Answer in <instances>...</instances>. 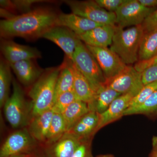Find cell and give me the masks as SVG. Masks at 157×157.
<instances>
[{
    "mask_svg": "<svg viewBox=\"0 0 157 157\" xmlns=\"http://www.w3.org/2000/svg\"><path fill=\"white\" fill-rule=\"evenodd\" d=\"M67 132L66 123L62 114L54 113L45 145L46 146L56 142Z\"/></svg>",
    "mask_w": 157,
    "mask_h": 157,
    "instance_id": "4316f807",
    "label": "cell"
},
{
    "mask_svg": "<svg viewBox=\"0 0 157 157\" xmlns=\"http://www.w3.org/2000/svg\"><path fill=\"white\" fill-rule=\"evenodd\" d=\"M101 25H103L99 24L73 13H59L56 23V26L67 28L77 36L84 34Z\"/></svg>",
    "mask_w": 157,
    "mask_h": 157,
    "instance_id": "e0dca14e",
    "label": "cell"
},
{
    "mask_svg": "<svg viewBox=\"0 0 157 157\" xmlns=\"http://www.w3.org/2000/svg\"><path fill=\"white\" fill-rule=\"evenodd\" d=\"M1 50L5 59L9 64L42 57L41 52L37 48L21 45L11 40L5 39L2 41Z\"/></svg>",
    "mask_w": 157,
    "mask_h": 157,
    "instance_id": "7c38bea8",
    "label": "cell"
},
{
    "mask_svg": "<svg viewBox=\"0 0 157 157\" xmlns=\"http://www.w3.org/2000/svg\"><path fill=\"white\" fill-rule=\"evenodd\" d=\"M45 1L38 0H18V1H7L1 0L0 5L1 9H5L12 14L13 11H19L23 12V14L31 11V7L34 4L42 2ZM14 15V14H13Z\"/></svg>",
    "mask_w": 157,
    "mask_h": 157,
    "instance_id": "83f0119b",
    "label": "cell"
},
{
    "mask_svg": "<svg viewBox=\"0 0 157 157\" xmlns=\"http://www.w3.org/2000/svg\"><path fill=\"white\" fill-rule=\"evenodd\" d=\"M72 67L74 76L73 92L78 100L86 103L89 106L94 100L96 93L87 79L78 70L73 62Z\"/></svg>",
    "mask_w": 157,
    "mask_h": 157,
    "instance_id": "ffe728a7",
    "label": "cell"
},
{
    "mask_svg": "<svg viewBox=\"0 0 157 157\" xmlns=\"http://www.w3.org/2000/svg\"><path fill=\"white\" fill-rule=\"evenodd\" d=\"M141 73L144 85L157 82V63L147 68Z\"/></svg>",
    "mask_w": 157,
    "mask_h": 157,
    "instance_id": "1f68e13d",
    "label": "cell"
},
{
    "mask_svg": "<svg viewBox=\"0 0 157 157\" xmlns=\"http://www.w3.org/2000/svg\"><path fill=\"white\" fill-rule=\"evenodd\" d=\"M82 140L67 132L56 142L45 146L43 151L47 157H72Z\"/></svg>",
    "mask_w": 157,
    "mask_h": 157,
    "instance_id": "9a60e30c",
    "label": "cell"
},
{
    "mask_svg": "<svg viewBox=\"0 0 157 157\" xmlns=\"http://www.w3.org/2000/svg\"><path fill=\"white\" fill-rule=\"evenodd\" d=\"M59 14L46 8H39L14 15L0 21V35L5 39L20 37L27 40L42 38L56 26Z\"/></svg>",
    "mask_w": 157,
    "mask_h": 157,
    "instance_id": "6da1fadb",
    "label": "cell"
},
{
    "mask_svg": "<svg viewBox=\"0 0 157 157\" xmlns=\"http://www.w3.org/2000/svg\"><path fill=\"white\" fill-rule=\"evenodd\" d=\"M63 63V66L59 74L56 85L55 101L62 94L73 90L74 76L72 67L73 61L66 56Z\"/></svg>",
    "mask_w": 157,
    "mask_h": 157,
    "instance_id": "7402d4cb",
    "label": "cell"
},
{
    "mask_svg": "<svg viewBox=\"0 0 157 157\" xmlns=\"http://www.w3.org/2000/svg\"><path fill=\"white\" fill-rule=\"evenodd\" d=\"M135 114H142L151 118L157 117V90L141 105L128 108L124 116Z\"/></svg>",
    "mask_w": 157,
    "mask_h": 157,
    "instance_id": "484cf974",
    "label": "cell"
},
{
    "mask_svg": "<svg viewBox=\"0 0 157 157\" xmlns=\"http://www.w3.org/2000/svg\"><path fill=\"white\" fill-rule=\"evenodd\" d=\"M90 111L88 104L79 100H76L69 105L62 113L66 123L67 132Z\"/></svg>",
    "mask_w": 157,
    "mask_h": 157,
    "instance_id": "603a6c76",
    "label": "cell"
},
{
    "mask_svg": "<svg viewBox=\"0 0 157 157\" xmlns=\"http://www.w3.org/2000/svg\"><path fill=\"white\" fill-rule=\"evenodd\" d=\"M157 63V55L152 59L146 61H138L134 65V67L138 72L142 73L147 68Z\"/></svg>",
    "mask_w": 157,
    "mask_h": 157,
    "instance_id": "e575fe53",
    "label": "cell"
},
{
    "mask_svg": "<svg viewBox=\"0 0 157 157\" xmlns=\"http://www.w3.org/2000/svg\"><path fill=\"white\" fill-rule=\"evenodd\" d=\"M35 60H25L9 64L18 80L25 86L33 85L45 71L37 65Z\"/></svg>",
    "mask_w": 157,
    "mask_h": 157,
    "instance_id": "2e32d148",
    "label": "cell"
},
{
    "mask_svg": "<svg viewBox=\"0 0 157 157\" xmlns=\"http://www.w3.org/2000/svg\"><path fill=\"white\" fill-rule=\"evenodd\" d=\"M94 157H114V156L112 154H105L99 155L97 156Z\"/></svg>",
    "mask_w": 157,
    "mask_h": 157,
    "instance_id": "ab89813d",
    "label": "cell"
},
{
    "mask_svg": "<svg viewBox=\"0 0 157 157\" xmlns=\"http://www.w3.org/2000/svg\"><path fill=\"white\" fill-rule=\"evenodd\" d=\"M144 6L149 8H157V0H138Z\"/></svg>",
    "mask_w": 157,
    "mask_h": 157,
    "instance_id": "d590c367",
    "label": "cell"
},
{
    "mask_svg": "<svg viewBox=\"0 0 157 157\" xmlns=\"http://www.w3.org/2000/svg\"><path fill=\"white\" fill-rule=\"evenodd\" d=\"M64 2L70 7L73 14L99 24L116 25L115 13L101 8L95 1L67 0Z\"/></svg>",
    "mask_w": 157,
    "mask_h": 157,
    "instance_id": "8992f818",
    "label": "cell"
},
{
    "mask_svg": "<svg viewBox=\"0 0 157 157\" xmlns=\"http://www.w3.org/2000/svg\"><path fill=\"white\" fill-rule=\"evenodd\" d=\"M121 95L104 85L96 92L94 100L90 105H89L90 110L101 114L107 110L112 102Z\"/></svg>",
    "mask_w": 157,
    "mask_h": 157,
    "instance_id": "44dd1931",
    "label": "cell"
},
{
    "mask_svg": "<svg viewBox=\"0 0 157 157\" xmlns=\"http://www.w3.org/2000/svg\"><path fill=\"white\" fill-rule=\"evenodd\" d=\"M86 45L95 58L107 80L115 77L128 66L108 47Z\"/></svg>",
    "mask_w": 157,
    "mask_h": 157,
    "instance_id": "30bf717a",
    "label": "cell"
},
{
    "mask_svg": "<svg viewBox=\"0 0 157 157\" xmlns=\"http://www.w3.org/2000/svg\"><path fill=\"white\" fill-rule=\"evenodd\" d=\"M31 157H47L44 151L43 152L36 151Z\"/></svg>",
    "mask_w": 157,
    "mask_h": 157,
    "instance_id": "74e56055",
    "label": "cell"
},
{
    "mask_svg": "<svg viewBox=\"0 0 157 157\" xmlns=\"http://www.w3.org/2000/svg\"><path fill=\"white\" fill-rule=\"evenodd\" d=\"M37 143L27 128L20 129L11 133L6 138L0 149V157L33 154L37 151Z\"/></svg>",
    "mask_w": 157,
    "mask_h": 157,
    "instance_id": "52a82bcc",
    "label": "cell"
},
{
    "mask_svg": "<svg viewBox=\"0 0 157 157\" xmlns=\"http://www.w3.org/2000/svg\"><path fill=\"white\" fill-rule=\"evenodd\" d=\"M105 85L121 94H131L135 97L143 87L142 73L134 66L128 65L113 78L107 79Z\"/></svg>",
    "mask_w": 157,
    "mask_h": 157,
    "instance_id": "9c48e42d",
    "label": "cell"
},
{
    "mask_svg": "<svg viewBox=\"0 0 157 157\" xmlns=\"http://www.w3.org/2000/svg\"><path fill=\"white\" fill-rule=\"evenodd\" d=\"M126 1V0H95L96 2L101 8L106 11L114 13Z\"/></svg>",
    "mask_w": 157,
    "mask_h": 157,
    "instance_id": "d6a6232c",
    "label": "cell"
},
{
    "mask_svg": "<svg viewBox=\"0 0 157 157\" xmlns=\"http://www.w3.org/2000/svg\"><path fill=\"white\" fill-rule=\"evenodd\" d=\"M54 114L53 110L51 109L31 119L27 129L37 142L45 144Z\"/></svg>",
    "mask_w": 157,
    "mask_h": 157,
    "instance_id": "ac0fdd59",
    "label": "cell"
},
{
    "mask_svg": "<svg viewBox=\"0 0 157 157\" xmlns=\"http://www.w3.org/2000/svg\"><path fill=\"white\" fill-rule=\"evenodd\" d=\"M11 67L5 59L1 58L0 61V107H4L9 99V91L12 76Z\"/></svg>",
    "mask_w": 157,
    "mask_h": 157,
    "instance_id": "d4e9b609",
    "label": "cell"
},
{
    "mask_svg": "<svg viewBox=\"0 0 157 157\" xmlns=\"http://www.w3.org/2000/svg\"><path fill=\"white\" fill-rule=\"evenodd\" d=\"M157 90V82L144 86L139 93L133 97L128 108L141 105Z\"/></svg>",
    "mask_w": 157,
    "mask_h": 157,
    "instance_id": "f1b7e54d",
    "label": "cell"
},
{
    "mask_svg": "<svg viewBox=\"0 0 157 157\" xmlns=\"http://www.w3.org/2000/svg\"><path fill=\"white\" fill-rule=\"evenodd\" d=\"M33 154H20L13 155L7 157H31Z\"/></svg>",
    "mask_w": 157,
    "mask_h": 157,
    "instance_id": "f35d334b",
    "label": "cell"
},
{
    "mask_svg": "<svg viewBox=\"0 0 157 157\" xmlns=\"http://www.w3.org/2000/svg\"><path fill=\"white\" fill-rule=\"evenodd\" d=\"M115 26L103 25L77 36L86 45L107 48L112 44Z\"/></svg>",
    "mask_w": 157,
    "mask_h": 157,
    "instance_id": "4fadbf2b",
    "label": "cell"
},
{
    "mask_svg": "<svg viewBox=\"0 0 157 157\" xmlns=\"http://www.w3.org/2000/svg\"><path fill=\"white\" fill-rule=\"evenodd\" d=\"M77 100L73 91L67 92L58 97L52 109L55 113L62 114L69 105Z\"/></svg>",
    "mask_w": 157,
    "mask_h": 157,
    "instance_id": "f546056e",
    "label": "cell"
},
{
    "mask_svg": "<svg viewBox=\"0 0 157 157\" xmlns=\"http://www.w3.org/2000/svg\"><path fill=\"white\" fill-rule=\"evenodd\" d=\"M144 32L141 25L127 29L116 25L110 49L127 65L138 62V52Z\"/></svg>",
    "mask_w": 157,
    "mask_h": 157,
    "instance_id": "3957f363",
    "label": "cell"
},
{
    "mask_svg": "<svg viewBox=\"0 0 157 157\" xmlns=\"http://www.w3.org/2000/svg\"><path fill=\"white\" fill-rule=\"evenodd\" d=\"M63 66V63L58 67L45 69L31 87L29 92L31 100V118L52 108L57 80Z\"/></svg>",
    "mask_w": 157,
    "mask_h": 157,
    "instance_id": "7a4b0ae2",
    "label": "cell"
},
{
    "mask_svg": "<svg viewBox=\"0 0 157 157\" xmlns=\"http://www.w3.org/2000/svg\"><path fill=\"white\" fill-rule=\"evenodd\" d=\"M149 157H157V135L152 138V149Z\"/></svg>",
    "mask_w": 157,
    "mask_h": 157,
    "instance_id": "8d00e7d4",
    "label": "cell"
},
{
    "mask_svg": "<svg viewBox=\"0 0 157 157\" xmlns=\"http://www.w3.org/2000/svg\"><path fill=\"white\" fill-rule=\"evenodd\" d=\"M134 97L131 94L121 95L112 102L107 110L101 114L98 113L99 122L97 132L124 116V113Z\"/></svg>",
    "mask_w": 157,
    "mask_h": 157,
    "instance_id": "5bb4252c",
    "label": "cell"
},
{
    "mask_svg": "<svg viewBox=\"0 0 157 157\" xmlns=\"http://www.w3.org/2000/svg\"><path fill=\"white\" fill-rule=\"evenodd\" d=\"M13 92L4 106L5 117L12 128L27 126L31 118L30 106L27 104L20 86L13 79Z\"/></svg>",
    "mask_w": 157,
    "mask_h": 157,
    "instance_id": "5b68a950",
    "label": "cell"
},
{
    "mask_svg": "<svg viewBox=\"0 0 157 157\" xmlns=\"http://www.w3.org/2000/svg\"><path fill=\"white\" fill-rule=\"evenodd\" d=\"M98 122V113L95 111L90 110L82 117L67 132L81 140L93 138L97 132Z\"/></svg>",
    "mask_w": 157,
    "mask_h": 157,
    "instance_id": "d6986e66",
    "label": "cell"
},
{
    "mask_svg": "<svg viewBox=\"0 0 157 157\" xmlns=\"http://www.w3.org/2000/svg\"><path fill=\"white\" fill-rule=\"evenodd\" d=\"M93 138L82 140L72 157H94L92 153Z\"/></svg>",
    "mask_w": 157,
    "mask_h": 157,
    "instance_id": "4dcf8cb0",
    "label": "cell"
},
{
    "mask_svg": "<svg viewBox=\"0 0 157 157\" xmlns=\"http://www.w3.org/2000/svg\"><path fill=\"white\" fill-rule=\"evenodd\" d=\"M157 55V31L145 33L139 47L138 61H146Z\"/></svg>",
    "mask_w": 157,
    "mask_h": 157,
    "instance_id": "cb8c5ba5",
    "label": "cell"
},
{
    "mask_svg": "<svg viewBox=\"0 0 157 157\" xmlns=\"http://www.w3.org/2000/svg\"><path fill=\"white\" fill-rule=\"evenodd\" d=\"M141 25L145 33L157 31V9L148 16Z\"/></svg>",
    "mask_w": 157,
    "mask_h": 157,
    "instance_id": "836d02e7",
    "label": "cell"
},
{
    "mask_svg": "<svg viewBox=\"0 0 157 157\" xmlns=\"http://www.w3.org/2000/svg\"><path fill=\"white\" fill-rule=\"evenodd\" d=\"M42 38L56 44L64 52L66 56L73 61L78 40L77 35L73 31L66 27L55 26L46 32Z\"/></svg>",
    "mask_w": 157,
    "mask_h": 157,
    "instance_id": "8fae6325",
    "label": "cell"
},
{
    "mask_svg": "<svg viewBox=\"0 0 157 157\" xmlns=\"http://www.w3.org/2000/svg\"><path fill=\"white\" fill-rule=\"evenodd\" d=\"M73 61L96 92L105 85V78L97 60L86 45L79 39L73 54Z\"/></svg>",
    "mask_w": 157,
    "mask_h": 157,
    "instance_id": "277c9868",
    "label": "cell"
},
{
    "mask_svg": "<svg viewBox=\"0 0 157 157\" xmlns=\"http://www.w3.org/2000/svg\"><path fill=\"white\" fill-rule=\"evenodd\" d=\"M157 8L144 7L138 0H126L115 12L118 26L123 28L140 25Z\"/></svg>",
    "mask_w": 157,
    "mask_h": 157,
    "instance_id": "ba28073f",
    "label": "cell"
}]
</instances>
